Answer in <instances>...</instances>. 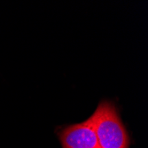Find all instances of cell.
<instances>
[{
  "instance_id": "6da1fadb",
  "label": "cell",
  "mask_w": 148,
  "mask_h": 148,
  "mask_svg": "<svg viewBox=\"0 0 148 148\" xmlns=\"http://www.w3.org/2000/svg\"><path fill=\"white\" fill-rule=\"evenodd\" d=\"M89 119L100 148H129L127 131L111 102L99 103Z\"/></svg>"
},
{
  "instance_id": "7a4b0ae2",
  "label": "cell",
  "mask_w": 148,
  "mask_h": 148,
  "mask_svg": "<svg viewBox=\"0 0 148 148\" xmlns=\"http://www.w3.org/2000/svg\"><path fill=\"white\" fill-rule=\"evenodd\" d=\"M60 138L63 148H100L90 119L65 128Z\"/></svg>"
}]
</instances>
